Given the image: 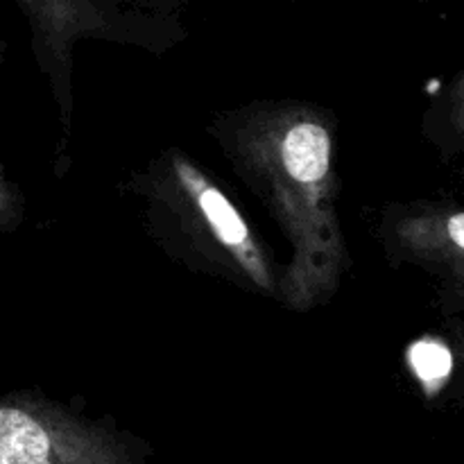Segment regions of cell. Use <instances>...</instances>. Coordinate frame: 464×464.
<instances>
[{"label":"cell","mask_w":464,"mask_h":464,"mask_svg":"<svg viewBox=\"0 0 464 464\" xmlns=\"http://www.w3.org/2000/svg\"><path fill=\"white\" fill-rule=\"evenodd\" d=\"M411 362L412 370L417 372L421 381L426 385L442 383L453 370V356L444 344L435 343V340H424V343H417L411 349Z\"/></svg>","instance_id":"obj_3"},{"label":"cell","mask_w":464,"mask_h":464,"mask_svg":"<svg viewBox=\"0 0 464 464\" xmlns=\"http://www.w3.org/2000/svg\"><path fill=\"white\" fill-rule=\"evenodd\" d=\"M181 175H184L188 188L195 193V202L199 204L204 218H207L211 229L218 234V238H220L227 247H234L243 254L247 252L249 231L247 227H245L243 218L238 216V211L229 204V199H227L218 188L208 186L193 168L181 166Z\"/></svg>","instance_id":"obj_2"},{"label":"cell","mask_w":464,"mask_h":464,"mask_svg":"<svg viewBox=\"0 0 464 464\" xmlns=\"http://www.w3.org/2000/svg\"><path fill=\"white\" fill-rule=\"evenodd\" d=\"M281 157L295 179L302 184H320L331 163L329 131L317 122H299L285 134Z\"/></svg>","instance_id":"obj_1"},{"label":"cell","mask_w":464,"mask_h":464,"mask_svg":"<svg viewBox=\"0 0 464 464\" xmlns=\"http://www.w3.org/2000/svg\"><path fill=\"white\" fill-rule=\"evenodd\" d=\"M449 238L458 245V247L464 249V213H458V216L449 218Z\"/></svg>","instance_id":"obj_4"}]
</instances>
